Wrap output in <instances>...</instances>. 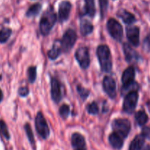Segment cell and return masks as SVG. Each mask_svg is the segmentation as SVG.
<instances>
[{
  "instance_id": "obj_11",
  "label": "cell",
  "mask_w": 150,
  "mask_h": 150,
  "mask_svg": "<svg viewBox=\"0 0 150 150\" xmlns=\"http://www.w3.org/2000/svg\"><path fill=\"white\" fill-rule=\"evenodd\" d=\"M51 93L52 100L55 103H59L62 100V85L58 79L52 78L51 81Z\"/></svg>"
},
{
  "instance_id": "obj_6",
  "label": "cell",
  "mask_w": 150,
  "mask_h": 150,
  "mask_svg": "<svg viewBox=\"0 0 150 150\" xmlns=\"http://www.w3.org/2000/svg\"><path fill=\"white\" fill-rule=\"evenodd\" d=\"M107 29L110 35L117 41H121L123 37V29L120 22L114 18H110L107 22Z\"/></svg>"
},
{
  "instance_id": "obj_22",
  "label": "cell",
  "mask_w": 150,
  "mask_h": 150,
  "mask_svg": "<svg viewBox=\"0 0 150 150\" xmlns=\"http://www.w3.org/2000/svg\"><path fill=\"white\" fill-rule=\"evenodd\" d=\"M41 8H42V5L39 3H36L34 4L33 5L31 6L29 9H28L27 12L26 13V16L27 17H35V16H38L39 14Z\"/></svg>"
},
{
  "instance_id": "obj_2",
  "label": "cell",
  "mask_w": 150,
  "mask_h": 150,
  "mask_svg": "<svg viewBox=\"0 0 150 150\" xmlns=\"http://www.w3.org/2000/svg\"><path fill=\"white\" fill-rule=\"evenodd\" d=\"M57 21V16L53 8H49L42 14L40 21V30L42 35H48Z\"/></svg>"
},
{
  "instance_id": "obj_25",
  "label": "cell",
  "mask_w": 150,
  "mask_h": 150,
  "mask_svg": "<svg viewBox=\"0 0 150 150\" xmlns=\"http://www.w3.org/2000/svg\"><path fill=\"white\" fill-rule=\"evenodd\" d=\"M12 30L9 28H3L2 29L0 30V42L4 43L6 42L10 37L11 36Z\"/></svg>"
},
{
  "instance_id": "obj_31",
  "label": "cell",
  "mask_w": 150,
  "mask_h": 150,
  "mask_svg": "<svg viewBox=\"0 0 150 150\" xmlns=\"http://www.w3.org/2000/svg\"><path fill=\"white\" fill-rule=\"evenodd\" d=\"M77 90H78V92H79V95H80L81 98H82L83 100H86V98L89 96V91L87 90L86 89H85V88L82 87V86H79L77 87Z\"/></svg>"
},
{
  "instance_id": "obj_13",
  "label": "cell",
  "mask_w": 150,
  "mask_h": 150,
  "mask_svg": "<svg viewBox=\"0 0 150 150\" xmlns=\"http://www.w3.org/2000/svg\"><path fill=\"white\" fill-rule=\"evenodd\" d=\"M136 76V71L135 68L133 66H130L127 67L122 73V82L123 83V87L130 86L134 84V79Z\"/></svg>"
},
{
  "instance_id": "obj_8",
  "label": "cell",
  "mask_w": 150,
  "mask_h": 150,
  "mask_svg": "<svg viewBox=\"0 0 150 150\" xmlns=\"http://www.w3.org/2000/svg\"><path fill=\"white\" fill-rule=\"evenodd\" d=\"M76 60L81 68L87 69L90 64V57L88 48L85 46L80 47L76 51L75 54Z\"/></svg>"
},
{
  "instance_id": "obj_30",
  "label": "cell",
  "mask_w": 150,
  "mask_h": 150,
  "mask_svg": "<svg viewBox=\"0 0 150 150\" xmlns=\"http://www.w3.org/2000/svg\"><path fill=\"white\" fill-rule=\"evenodd\" d=\"M100 7V13L102 18H104L107 12L108 4V0H99Z\"/></svg>"
},
{
  "instance_id": "obj_7",
  "label": "cell",
  "mask_w": 150,
  "mask_h": 150,
  "mask_svg": "<svg viewBox=\"0 0 150 150\" xmlns=\"http://www.w3.org/2000/svg\"><path fill=\"white\" fill-rule=\"evenodd\" d=\"M139 100V94L137 91H131L126 95L123 103V109L126 113L133 112L137 105Z\"/></svg>"
},
{
  "instance_id": "obj_20",
  "label": "cell",
  "mask_w": 150,
  "mask_h": 150,
  "mask_svg": "<svg viewBox=\"0 0 150 150\" xmlns=\"http://www.w3.org/2000/svg\"><path fill=\"white\" fill-rule=\"evenodd\" d=\"M123 50H124V54L125 56L126 61L131 62L134 59L137 58V54L135 51H133V48L130 46L127 43H125L123 45Z\"/></svg>"
},
{
  "instance_id": "obj_26",
  "label": "cell",
  "mask_w": 150,
  "mask_h": 150,
  "mask_svg": "<svg viewBox=\"0 0 150 150\" xmlns=\"http://www.w3.org/2000/svg\"><path fill=\"white\" fill-rule=\"evenodd\" d=\"M28 79L29 83H34L36 80L37 77V68L36 67H30L28 68Z\"/></svg>"
},
{
  "instance_id": "obj_1",
  "label": "cell",
  "mask_w": 150,
  "mask_h": 150,
  "mask_svg": "<svg viewBox=\"0 0 150 150\" xmlns=\"http://www.w3.org/2000/svg\"><path fill=\"white\" fill-rule=\"evenodd\" d=\"M97 56L102 71L109 73L112 70V60L109 48L105 45H100L97 48Z\"/></svg>"
},
{
  "instance_id": "obj_16",
  "label": "cell",
  "mask_w": 150,
  "mask_h": 150,
  "mask_svg": "<svg viewBox=\"0 0 150 150\" xmlns=\"http://www.w3.org/2000/svg\"><path fill=\"white\" fill-rule=\"evenodd\" d=\"M117 16L123 21L124 23H127V24H131L136 21V17L134 16V15L124 9H121L119 10L117 12Z\"/></svg>"
},
{
  "instance_id": "obj_29",
  "label": "cell",
  "mask_w": 150,
  "mask_h": 150,
  "mask_svg": "<svg viewBox=\"0 0 150 150\" xmlns=\"http://www.w3.org/2000/svg\"><path fill=\"white\" fill-rule=\"evenodd\" d=\"M59 114L62 119H67L70 114V107L66 104L62 105L59 108Z\"/></svg>"
},
{
  "instance_id": "obj_23",
  "label": "cell",
  "mask_w": 150,
  "mask_h": 150,
  "mask_svg": "<svg viewBox=\"0 0 150 150\" xmlns=\"http://www.w3.org/2000/svg\"><path fill=\"white\" fill-rule=\"evenodd\" d=\"M148 116L144 111H139L136 114V120L139 125L144 126L148 122Z\"/></svg>"
},
{
  "instance_id": "obj_32",
  "label": "cell",
  "mask_w": 150,
  "mask_h": 150,
  "mask_svg": "<svg viewBox=\"0 0 150 150\" xmlns=\"http://www.w3.org/2000/svg\"><path fill=\"white\" fill-rule=\"evenodd\" d=\"M29 88L27 86H22L18 89V94L21 97H26L27 96L28 94H29Z\"/></svg>"
},
{
  "instance_id": "obj_35",
  "label": "cell",
  "mask_w": 150,
  "mask_h": 150,
  "mask_svg": "<svg viewBox=\"0 0 150 150\" xmlns=\"http://www.w3.org/2000/svg\"><path fill=\"white\" fill-rule=\"evenodd\" d=\"M144 150H150V145H147V146L144 149Z\"/></svg>"
},
{
  "instance_id": "obj_21",
  "label": "cell",
  "mask_w": 150,
  "mask_h": 150,
  "mask_svg": "<svg viewBox=\"0 0 150 150\" xmlns=\"http://www.w3.org/2000/svg\"><path fill=\"white\" fill-rule=\"evenodd\" d=\"M85 10L86 13L90 17H94L95 15V0H84Z\"/></svg>"
},
{
  "instance_id": "obj_9",
  "label": "cell",
  "mask_w": 150,
  "mask_h": 150,
  "mask_svg": "<svg viewBox=\"0 0 150 150\" xmlns=\"http://www.w3.org/2000/svg\"><path fill=\"white\" fill-rule=\"evenodd\" d=\"M103 86L105 93L111 98L114 99L117 96V84L116 81L111 76H105L103 81Z\"/></svg>"
},
{
  "instance_id": "obj_17",
  "label": "cell",
  "mask_w": 150,
  "mask_h": 150,
  "mask_svg": "<svg viewBox=\"0 0 150 150\" xmlns=\"http://www.w3.org/2000/svg\"><path fill=\"white\" fill-rule=\"evenodd\" d=\"M62 51V48L61 41H56V42H54V45H53L52 48L48 51V57H49L50 59H56L58 58L59 56L61 54Z\"/></svg>"
},
{
  "instance_id": "obj_36",
  "label": "cell",
  "mask_w": 150,
  "mask_h": 150,
  "mask_svg": "<svg viewBox=\"0 0 150 150\" xmlns=\"http://www.w3.org/2000/svg\"><path fill=\"white\" fill-rule=\"evenodd\" d=\"M75 150H86V149H75Z\"/></svg>"
},
{
  "instance_id": "obj_12",
  "label": "cell",
  "mask_w": 150,
  "mask_h": 150,
  "mask_svg": "<svg viewBox=\"0 0 150 150\" xmlns=\"http://www.w3.org/2000/svg\"><path fill=\"white\" fill-rule=\"evenodd\" d=\"M72 4L69 1H62L59 5V20L60 22H64L68 19L71 11Z\"/></svg>"
},
{
  "instance_id": "obj_28",
  "label": "cell",
  "mask_w": 150,
  "mask_h": 150,
  "mask_svg": "<svg viewBox=\"0 0 150 150\" xmlns=\"http://www.w3.org/2000/svg\"><path fill=\"white\" fill-rule=\"evenodd\" d=\"M0 130H1V132L3 136H4V137L7 140H9L10 139V133H9L7 125H6V123L3 120H0Z\"/></svg>"
},
{
  "instance_id": "obj_15",
  "label": "cell",
  "mask_w": 150,
  "mask_h": 150,
  "mask_svg": "<svg viewBox=\"0 0 150 150\" xmlns=\"http://www.w3.org/2000/svg\"><path fill=\"white\" fill-rule=\"evenodd\" d=\"M124 138L117 133L116 132L111 133L109 136L108 140H109L110 144L111 145L114 149H121L124 144Z\"/></svg>"
},
{
  "instance_id": "obj_10",
  "label": "cell",
  "mask_w": 150,
  "mask_h": 150,
  "mask_svg": "<svg viewBox=\"0 0 150 150\" xmlns=\"http://www.w3.org/2000/svg\"><path fill=\"white\" fill-rule=\"evenodd\" d=\"M127 38L130 43L135 47H138L140 43V29L138 26H129L126 29Z\"/></svg>"
},
{
  "instance_id": "obj_14",
  "label": "cell",
  "mask_w": 150,
  "mask_h": 150,
  "mask_svg": "<svg viewBox=\"0 0 150 150\" xmlns=\"http://www.w3.org/2000/svg\"><path fill=\"white\" fill-rule=\"evenodd\" d=\"M71 143L75 149H86V141L80 133H75L72 135Z\"/></svg>"
},
{
  "instance_id": "obj_4",
  "label": "cell",
  "mask_w": 150,
  "mask_h": 150,
  "mask_svg": "<svg viewBox=\"0 0 150 150\" xmlns=\"http://www.w3.org/2000/svg\"><path fill=\"white\" fill-rule=\"evenodd\" d=\"M77 40V34L73 29H69L65 32L61 40L62 51L67 53L73 48Z\"/></svg>"
},
{
  "instance_id": "obj_19",
  "label": "cell",
  "mask_w": 150,
  "mask_h": 150,
  "mask_svg": "<svg viewBox=\"0 0 150 150\" xmlns=\"http://www.w3.org/2000/svg\"><path fill=\"white\" fill-rule=\"evenodd\" d=\"M93 29L94 26L90 21H89L87 20H85V19H83V20H82L81 21L80 30L82 35L86 36V35H89V34L92 33Z\"/></svg>"
},
{
  "instance_id": "obj_3",
  "label": "cell",
  "mask_w": 150,
  "mask_h": 150,
  "mask_svg": "<svg viewBox=\"0 0 150 150\" xmlns=\"http://www.w3.org/2000/svg\"><path fill=\"white\" fill-rule=\"evenodd\" d=\"M112 128L114 132H116L122 136L124 139L127 138L131 129L130 121L127 119H117L112 123Z\"/></svg>"
},
{
  "instance_id": "obj_27",
  "label": "cell",
  "mask_w": 150,
  "mask_h": 150,
  "mask_svg": "<svg viewBox=\"0 0 150 150\" xmlns=\"http://www.w3.org/2000/svg\"><path fill=\"white\" fill-rule=\"evenodd\" d=\"M86 111L89 114H92V115H96L99 112V108H98V104L95 102L91 103L90 104L87 105L86 107Z\"/></svg>"
},
{
  "instance_id": "obj_5",
  "label": "cell",
  "mask_w": 150,
  "mask_h": 150,
  "mask_svg": "<svg viewBox=\"0 0 150 150\" xmlns=\"http://www.w3.org/2000/svg\"><path fill=\"white\" fill-rule=\"evenodd\" d=\"M35 127L38 133L42 139H48L50 135V130L42 112H38L35 118Z\"/></svg>"
},
{
  "instance_id": "obj_24",
  "label": "cell",
  "mask_w": 150,
  "mask_h": 150,
  "mask_svg": "<svg viewBox=\"0 0 150 150\" xmlns=\"http://www.w3.org/2000/svg\"><path fill=\"white\" fill-rule=\"evenodd\" d=\"M25 131H26V136H27L28 140H29V143L32 145L34 149H35V137H34L33 132H32V128L29 124H26L24 126Z\"/></svg>"
},
{
  "instance_id": "obj_33",
  "label": "cell",
  "mask_w": 150,
  "mask_h": 150,
  "mask_svg": "<svg viewBox=\"0 0 150 150\" xmlns=\"http://www.w3.org/2000/svg\"><path fill=\"white\" fill-rule=\"evenodd\" d=\"M142 135L145 138L150 140V127H144L142 129Z\"/></svg>"
},
{
  "instance_id": "obj_18",
  "label": "cell",
  "mask_w": 150,
  "mask_h": 150,
  "mask_svg": "<svg viewBox=\"0 0 150 150\" xmlns=\"http://www.w3.org/2000/svg\"><path fill=\"white\" fill-rule=\"evenodd\" d=\"M144 142L145 138L142 134L138 135L130 143L129 150H142L144 145Z\"/></svg>"
},
{
  "instance_id": "obj_34",
  "label": "cell",
  "mask_w": 150,
  "mask_h": 150,
  "mask_svg": "<svg viewBox=\"0 0 150 150\" xmlns=\"http://www.w3.org/2000/svg\"><path fill=\"white\" fill-rule=\"evenodd\" d=\"M2 98H3V93L2 92H1V89H0V103H1V100H2Z\"/></svg>"
}]
</instances>
